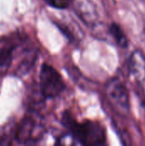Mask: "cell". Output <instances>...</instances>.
<instances>
[{
    "instance_id": "3957f363",
    "label": "cell",
    "mask_w": 145,
    "mask_h": 146,
    "mask_svg": "<svg viewBox=\"0 0 145 146\" xmlns=\"http://www.w3.org/2000/svg\"><path fill=\"white\" fill-rule=\"evenodd\" d=\"M66 89V84L61 74L51 65L44 63L39 72L38 90L44 99H54Z\"/></svg>"
},
{
    "instance_id": "ba28073f",
    "label": "cell",
    "mask_w": 145,
    "mask_h": 146,
    "mask_svg": "<svg viewBox=\"0 0 145 146\" xmlns=\"http://www.w3.org/2000/svg\"><path fill=\"white\" fill-rule=\"evenodd\" d=\"M109 33L112 36L113 39L115 41L117 45L121 48H126L128 46V38L122 29V27L115 22H113L109 25Z\"/></svg>"
},
{
    "instance_id": "7a4b0ae2",
    "label": "cell",
    "mask_w": 145,
    "mask_h": 146,
    "mask_svg": "<svg viewBox=\"0 0 145 146\" xmlns=\"http://www.w3.org/2000/svg\"><path fill=\"white\" fill-rule=\"evenodd\" d=\"M44 133V125L39 115L30 111L18 123L14 138L21 145H31L40 140Z\"/></svg>"
},
{
    "instance_id": "5b68a950",
    "label": "cell",
    "mask_w": 145,
    "mask_h": 146,
    "mask_svg": "<svg viewBox=\"0 0 145 146\" xmlns=\"http://www.w3.org/2000/svg\"><path fill=\"white\" fill-rule=\"evenodd\" d=\"M129 74L138 95L145 104V56L140 50H134L129 58Z\"/></svg>"
},
{
    "instance_id": "9c48e42d",
    "label": "cell",
    "mask_w": 145,
    "mask_h": 146,
    "mask_svg": "<svg viewBox=\"0 0 145 146\" xmlns=\"http://www.w3.org/2000/svg\"><path fill=\"white\" fill-rule=\"evenodd\" d=\"M15 50V46H10L0 50V70H7L12 63L13 53Z\"/></svg>"
},
{
    "instance_id": "277c9868",
    "label": "cell",
    "mask_w": 145,
    "mask_h": 146,
    "mask_svg": "<svg viewBox=\"0 0 145 146\" xmlns=\"http://www.w3.org/2000/svg\"><path fill=\"white\" fill-rule=\"evenodd\" d=\"M105 96L113 110L121 116L130 112V95L126 84L120 78H113L105 86Z\"/></svg>"
},
{
    "instance_id": "30bf717a",
    "label": "cell",
    "mask_w": 145,
    "mask_h": 146,
    "mask_svg": "<svg viewBox=\"0 0 145 146\" xmlns=\"http://www.w3.org/2000/svg\"><path fill=\"white\" fill-rule=\"evenodd\" d=\"M48 5L56 9H67L73 5V0H45Z\"/></svg>"
},
{
    "instance_id": "52a82bcc",
    "label": "cell",
    "mask_w": 145,
    "mask_h": 146,
    "mask_svg": "<svg viewBox=\"0 0 145 146\" xmlns=\"http://www.w3.org/2000/svg\"><path fill=\"white\" fill-rule=\"evenodd\" d=\"M38 58V50L35 49L27 50L25 56L20 62V65L15 70V76L21 77L26 75L34 66Z\"/></svg>"
},
{
    "instance_id": "6da1fadb",
    "label": "cell",
    "mask_w": 145,
    "mask_h": 146,
    "mask_svg": "<svg viewBox=\"0 0 145 146\" xmlns=\"http://www.w3.org/2000/svg\"><path fill=\"white\" fill-rule=\"evenodd\" d=\"M62 123L77 144L85 146H99L106 144L107 133L105 127L98 121H77L68 111L62 116Z\"/></svg>"
},
{
    "instance_id": "8992f818",
    "label": "cell",
    "mask_w": 145,
    "mask_h": 146,
    "mask_svg": "<svg viewBox=\"0 0 145 146\" xmlns=\"http://www.w3.org/2000/svg\"><path fill=\"white\" fill-rule=\"evenodd\" d=\"M73 5L75 9L76 14L79 18L87 25H94L97 21V16L93 8H91V4L85 0H73Z\"/></svg>"
},
{
    "instance_id": "8fae6325",
    "label": "cell",
    "mask_w": 145,
    "mask_h": 146,
    "mask_svg": "<svg viewBox=\"0 0 145 146\" xmlns=\"http://www.w3.org/2000/svg\"><path fill=\"white\" fill-rule=\"evenodd\" d=\"M142 2H144V3H145V0H141Z\"/></svg>"
}]
</instances>
